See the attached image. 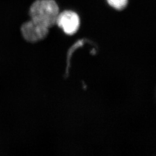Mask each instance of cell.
Returning <instances> with one entry per match:
<instances>
[{
	"label": "cell",
	"instance_id": "cell-1",
	"mask_svg": "<svg viewBox=\"0 0 156 156\" xmlns=\"http://www.w3.org/2000/svg\"><path fill=\"white\" fill-rule=\"evenodd\" d=\"M60 13L55 0H36L30 8L31 19L50 28L56 24Z\"/></svg>",
	"mask_w": 156,
	"mask_h": 156
},
{
	"label": "cell",
	"instance_id": "cell-2",
	"mask_svg": "<svg viewBox=\"0 0 156 156\" xmlns=\"http://www.w3.org/2000/svg\"><path fill=\"white\" fill-rule=\"evenodd\" d=\"M49 29L39 23L30 19L22 26L21 33L23 38L27 41L34 43L45 39L49 33Z\"/></svg>",
	"mask_w": 156,
	"mask_h": 156
},
{
	"label": "cell",
	"instance_id": "cell-3",
	"mask_svg": "<svg viewBox=\"0 0 156 156\" xmlns=\"http://www.w3.org/2000/svg\"><path fill=\"white\" fill-rule=\"evenodd\" d=\"M56 24L67 35H73L78 31L80 26V19L78 14L72 11L60 12L57 17Z\"/></svg>",
	"mask_w": 156,
	"mask_h": 156
},
{
	"label": "cell",
	"instance_id": "cell-4",
	"mask_svg": "<svg viewBox=\"0 0 156 156\" xmlns=\"http://www.w3.org/2000/svg\"><path fill=\"white\" fill-rule=\"evenodd\" d=\"M106 1L113 8L118 11H121L127 6L128 0H106Z\"/></svg>",
	"mask_w": 156,
	"mask_h": 156
}]
</instances>
